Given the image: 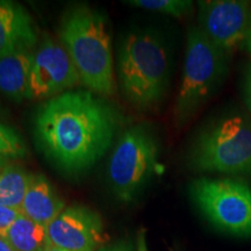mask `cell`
Wrapping results in <instances>:
<instances>
[{
  "label": "cell",
  "instance_id": "obj_1",
  "mask_svg": "<svg viewBox=\"0 0 251 251\" xmlns=\"http://www.w3.org/2000/svg\"><path fill=\"white\" fill-rule=\"evenodd\" d=\"M119 126L117 112L98 94L71 90L46 100L35 115V136L47 157L75 175L105 155Z\"/></svg>",
  "mask_w": 251,
  "mask_h": 251
},
{
  "label": "cell",
  "instance_id": "obj_2",
  "mask_svg": "<svg viewBox=\"0 0 251 251\" xmlns=\"http://www.w3.org/2000/svg\"><path fill=\"white\" fill-rule=\"evenodd\" d=\"M59 39L79 74L80 84L98 96H113L117 83L107 18L87 6H77L63 18Z\"/></svg>",
  "mask_w": 251,
  "mask_h": 251
},
{
  "label": "cell",
  "instance_id": "obj_3",
  "mask_svg": "<svg viewBox=\"0 0 251 251\" xmlns=\"http://www.w3.org/2000/svg\"><path fill=\"white\" fill-rule=\"evenodd\" d=\"M125 99L140 111L157 107L169 83V58L155 34L134 31L122 42L117 65Z\"/></svg>",
  "mask_w": 251,
  "mask_h": 251
},
{
  "label": "cell",
  "instance_id": "obj_4",
  "mask_svg": "<svg viewBox=\"0 0 251 251\" xmlns=\"http://www.w3.org/2000/svg\"><path fill=\"white\" fill-rule=\"evenodd\" d=\"M226 58L200 27L188 29L183 76L174 108L177 126L191 120L213 96L224 78Z\"/></svg>",
  "mask_w": 251,
  "mask_h": 251
},
{
  "label": "cell",
  "instance_id": "obj_5",
  "mask_svg": "<svg viewBox=\"0 0 251 251\" xmlns=\"http://www.w3.org/2000/svg\"><path fill=\"white\" fill-rule=\"evenodd\" d=\"M194 170L225 175H251V124L240 115L207 128L190 152Z\"/></svg>",
  "mask_w": 251,
  "mask_h": 251
},
{
  "label": "cell",
  "instance_id": "obj_6",
  "mask_svg": "<svg viewBox=\"0 0 251 251\" xmlns=\"http://www.w3.org/2000/svg\"><path fill=\"white\" fill-rule=\"evenodd\" d=\"M158 166V144L146 125L122 134L108 163L109 184L120 201L130 202Z\"/></svg>",
  "mask_w": 251,
  "mask_h": 251
},
{
  "label": "cell",
  "instance_id": "obj_7",
  "mask_svg": "<svg viewBox=\"0 0 251 251\" xmlns=\"http://www.w3.org/2000/svg\"><path fill=\"white\" fill-rule=\"evenodd\" d=\"M190 193L202 215L220 230L251 236V186L230 178H199Z\"/></svg>",
  "mask_w": 251,
  "mask_h": 251
},
{
  "label": "cell",
  "instance_id": "obj_8",
  "mask_svg": "<svg viewBox=\"0 0 251 251\" xmlns=\"http://www.w3.org/2000/svg\"><path fill=\"white\" fill-rule=\"evenodd\" d=\"M79 84V74L62 43L51 39L41 42L33 52L29 100H49Z\"/></svg>",
  "mask_w": 251,
  "mask_h": 251
},
{
  "label": "cell",
  "instance_id": "obj_9",
  "mask_svg": "<svg viewBox=\"0 0 251 251\" xmlns=\"http://www.w3.org/2000/svg\"><path fill=\"white\" fill-rule=\"evenodd\" d=\"M200 29L226 56L244 46L251 27V4L241 0L198 2Z\"/></svg>",
  "mask_w": 251,
  "mask_h": 251
},
{
  "label": "cell",
  "instance_id": "obj_10",
  "mask_svg": "<svg viewBox=\"0 0 251 251\" xmlns=\"http://www.w3.org/2000/svg\"><path fill=\"white\" fill-rule=\"evenodd\" d=\"M50 244L67 251H98L105 242L102 220L89 207L74 205L47 227Z\"/></svg>",
  "mask_w": 251,
  "mask_h": 251
},
{
  "label": "cell",
  "instance_id": "obj_11",
  "mask_svg": "<svg viewBox=\"0 0 251 251\" xmlns=\"http://www.w3.org/2000/svg\"><path fill=\"white\" fill-rule=\"evenodd\" d=\"M39 37V28L23 5L0 0V58L31 51Z\"/></svg>",
  "mask_w": 251,
  "mask_h": 251
},
{
  "label": "cell",
  "instance_id": "obj_12",
  "mask_svg": "<svg viewBox=\"0 0 251 251\" xmlns=\"http://www.w3.org/2000/svg\"><path fill=\"white\" fill-rule=\"evenodd\" d=\"M65 208V202L45 176L34 175L21 203V214L48 227Z\"/></svg>",
  "mask_w": 251,
  "mask_h": 251
},
{
  "label": "cell",
  "instance_id": "obj_13",
  "mask_svg": "<svg viewBox=\"0 0 251 251\" xmlns=\"http://www.w3.org/2000/svg\"><path fill=\"white\" fill-rule=\"evenodd\" d=\"M33 52L24 51L0 58V92L13 101L29 100Z\"/></svg>",
  "mask_w": 251,
  "mask_h": 251
},
{
  "label": "cell",
  "instance_id": "obj_14",
  "mask_svg": "<svg viewBox=\"0 0 251 251\" xmlns=\"http://www.w3.org/2000/svg\"><path fill=\"white\" fill-rule=\"evenodd\" d=\"M14 251H48L50 241L47 226L20 214L1 235Z\"/></svg>",
  "mask_w": 251,
  "mask_h": 251
},
{
  "label": "cell",
  "instance_id": "obj_15",
  "mask_svg": "<svg viewBox=\"0 0 251 251\" xmlns=\"http://www.w3.org/2000/svg\"><path fill=\"white\" fill-rule=\"evenodd\" d=\"M34 175L14 165L0 169V203L20 211Z\"/></svg>",
  "mask_w": 251,
  "mask_h": 251
},
{
  "label": "cell",
  "instance_id": "obj_16",
  "mask_svg": "<svg viewBox=\"0 0 251 251\" xmlns=\"http://www.w3.org/2000/svg\"><path fill=\"white\" fill-rule=\"evenodd\" d=\"M126 4L177 19L186 17L193 8V2L190 0H128Z\"/></svg>",
  "mask_w": 251,
  "mask_h": 251
},
{
  "label": "cell",
  "instance_id": "obj_17",
  "mask_svg": "<svg viewBox=\"0 0 251 251\" xmlns=\"http://www.w3.org/2000/svg\"><path fill=\"white\" fill-rule=\"evenodd\" d=\"M27 153V147L20 135L9 126L0 124V157L24 158Z\"/></svg>",
  "mask_w": 251,
  "mask_h": 251
},
{
  "label": "cell",
  "instance_id": "obj_18",
  "mask_svg": "<svg viewBox=\"0 0 251 251\" xmlns=\"http://www.w3.org/2000/svg\"><path fill=\"white\" fill-rule=\"evenodd\" d=\"M21 213L19 209L11 208L0 203V236L7 230L9 226L19 218Z\"/></svg>",
  "mask_w": 251,
  "mask_h": 251
},
{
  "label": "cell",
  "instance_id": "obj_19",
  "mask_svg": "<svg viewBox=\"0 0 251 251\" xmlns=\"http://www.w3.org/2000/svg\"><path fill=\"white\" fill-rule=\"evenodd\" d=\"M98 251H135V249L130 241L122 240L119 242L108 244V246L100 247Z\"/></svg>",
  "mask_w": 251,
  "mask_h": 251
},
{
  "label": "cell",
  "instance_id": "obj_20",
  "mask_svg": "<svg viewBox=\"0 0 251 251\" xmlns=\"http://www.w3.org/2000/svg\"><path fill=\"white\" fill-rule=\"evenodd\" d=\"M136 251H149L147 244V231L141 228L136 235Z\"/></svg>",
  "mask_w": 251,
  "mask_h": 251
},
{
  "label": "cell",
  "instance_id": "obj_21",
  "mask_svg": "<svg viewBox=\"0 0 251 251\" xmlns=\"http://www.w3.org/2000/svg\"><path fill=\"white\" fill-rule=\"evenodd\" d=\"M247 102L249 105V108L251 109V71L247 80Z\"/></svg>",
  "mask_w": 251,
  "mask_h": 251
},
{
  "label": "cell",
  "instance_id": "obj_22",
  "mask_svg": "<svg viewBox=\"0 0 251 251\" xmlns=\"http://www.w3.org/2000/svg\"><path fill=\"white\" fill-rule=\"evenodd\" d=\"M0 251H14L1 236H0Z\"/></svg>",
  "mask_w": 251,
  "mask_h": 251
},
{
  "label": "cell",
  "instance_id": "obj_23",
  "mask_svg": "<svg viewBox=\"0 0 251 251\" xmlns=\"http://www.w3.org/2000/svg\"><path fill=\"white\" fill-rule=\"evenodd\" d=\"M244 47H246V49L251 54V27H250L249 34H248V36H247L246 42H244Z\"/></svg>",
  "mask_w": 251,
  "mask_h": 251
},
{
  "label": "cell",
  "instance_id": "obj_24",
  "mask_svg": "<svg viewBox=\"0 0 251 251\" xmlns=\"http://www.w3.org/2000/svg\"><path fill=\"white\" fill-rule=\"evenodd\" d=\"M7 165V158H4V157H0V169L4 168V166Z\"/></svg>",
  "mask_w": 251,
  "mask_h": 251
},
{
  "label": "cell",
  "instance_id": "obj_25",
  "mask_svg": "<svg viewBox=\"0 0 251 251\" xmlns=\"http://www.w3.org/2000/svg\"><path fill=\"white\" fill-rule=\"evenodd\" d=\"M48 251H67V250H62V249H58V248H56V247L50 246V248L48 249Z\"/></svg>",
  "mask_w": 251,
  "mask_h": 251
},
{
  "label": "cell",
  "instance_id": "obj_26",
  "mask_svg": "<svg viewBox=\"0 0 251 251\" xmlns=\"http://www.w3.org/2000/svg\"><path fill=\"white\" fill-rule=\"evenodd\" d=\"M177 251H179V250H177Z\"/></svg>",
  "mask_w": 251,
  "mask_h": 251
}]
</instances>
